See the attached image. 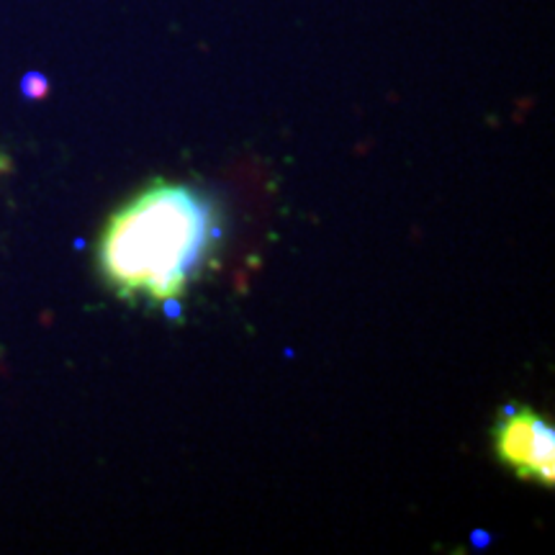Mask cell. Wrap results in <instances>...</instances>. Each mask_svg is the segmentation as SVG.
<instances>
[{
	"label": "cell",
	"instance_id": "obj_1",
	"mask_svg": "<svg viewBox=\"0 0 555 555\" xmlns=\"http://www.w3.org/2000/svg\"><path fill=\"white\" fill-rule=\"evenodd\" d=\"M219 237L211 201L157 183L119 208L101 240V268L121 296L176 301Z\"/></svg>",
	"mask_w": 555,
	"mask_h": 555
},
{
	"label": "cell",
	"instance_id": "obj_2",
	"mask_svg": "<svg viewBox=\"0 0 555 555\" xmlns=\"http://www.w3.org/2000/svg\"><path fill=\"white\" fill-rule=\"evenodd\" d=\"M496 453L519 478L553 486L555 429L532 409H506L494 429Z\"/></svg>",
	"mask_w": 555,
	"mask_h": 555
},
{
	"label": "cell",
	"instance_id": "obj_3",
	"mask_svg": "<svg viewBox=\"0 0 555 555\" xmlns=\"http://www.w3.org/2000/svg\"><path fill=\"white\" fill-rule=\"evenodd\" d=\"M47 88H50V82H47V78H41L39 73H29L24 78V95H29V99H41L47 93Z\"/></svg>",
	"mask_w": 555,
	"mask_h": 555
}]
</instances>
